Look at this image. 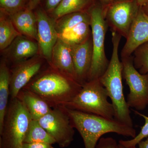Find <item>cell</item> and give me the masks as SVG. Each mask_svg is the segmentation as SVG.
I'll return each instance as SVG.
<instances>
[{"mask_svg": "<svg viewBox=\"0 0 148 148\" xmlns=\"http://www.w3.org/2000/svg\"><path fill=\"white\" fill-rule=\"evenodd\" d=\"M82 86L50 66L41 71L23 88L36 93L53 108L66 106L79 92Z\"/></svg>", "mask_w": 148, "mask_h": 148, "instance_id": "6da1fadb", "label": "cell"}, {"mask_svg": "<svg viewBox=\"0 0 148 148\" xmlns=\"http://www.w3.org/2000/svg\"><path fill=\"white\" fill-rule=\"evenodd\" d=\"M64 107L74 128L82 138L85 148H96L101 137L106 133L113 132L132 138L137 135L134 127L123 124L114 119H110Z\"/></svg>", "mask_w": 148, "mask_h": 148, "instance_id": "7a4b0ae2", "label": "cell"}, {"mask_svg": "<svg viewBox=\"0 0 148 148\" xmlns=\"http://www.w3.org/2000/svg\"><path fill=\"white\" fill-rule=\"evenodd\" d=\"M112 32V57L108 69L99 79L112 101L114 110V119L123 124L133 127L130 108L123 93V65L119 56V47L122 36L116 32Z\"/></svg>", "mask_w": 148, "mask_h": 148, "instance_id": "3957f363", "label": "cell"}, {"mask_svg": "<svg viewBox=\"0 0 148 148\" xmlns=\"http://www.w3.org/2000/svg\"><path fill=\"white\" fill-rule=\"evenodd\" d=\"M32 120L26 107L18 98L10 99L0 130V148H22Z\"/></svg>", "mask_w": 148, "mask_h": 148, "instance_id": "277c9868", "label": "cell"}, {"mask_svg": "<svg viewBox=\"0 0 148 148\" xmlns=\"http://www.w3.org/2000/svg\"><path fill=\"white\" fill-rule=\"evenodd\" d=\"M106 88L99 79L86 82L73 99L66 106V108L88 113L94 114L110 119H113L114 110Z\"/></svg>", "mask_w": 148, "mask_h": 148, "instance_id": "5b68a950", "label": "cell"}, {"mask_svg": "<svg viewBox=\"0 0 148 148\" xmlns=\"http://www.w3.org/2000/svg\"><path fill=\"white\" fill-rule=\"evenodd\" d=\"M103 9V6L97 1L89 10L93 51L87 81L100 78L108 69L110 63L105 48V37L109 27L104 16Z\"/></svg>", "mask_w": 148, "mask_h": 148, "instance_id": "8992f818", "label": "cell"}, {"mask_svg": "<svg viewBox=\"0 0 148 148\" xmlns=\"http://www.w3.org/2000/svg\"><path fill=\"white\" fill-rule=\"evenodd\" d=\"M122 77L129 88L127 103L130 108L137 111L148 106V73L142 74L135 69L133 56L121 57Z\"/></svg>", "mask_w": 148, "mask_h": 148, "instance_id": "52a82bcc", "label": "cell"}, {"mask_svg": "<svg viewBox=\"0 0 148 148\" xmlns=\"http://www.w3.org/2000/svg\"><path fill=\"white\" fill-rule=\"evenodd\" d=\"M140 7L137 0H117L104 7V16L112 32L127 38Z\"/></svg>", "mask_w": 148, "mask_h": 148, "instance_id": "ba28073f", "label": "cell"}, {"mask_svg": "<svg viewBox=\"0 0 148 148\" xmlns=\"http://www.w3.org/2000/svg\"><path fill=\"white\" fill-rule=\"evenodd\" d=\"M38 121L60 147H69L74 140L75 128L64 106L52 108Z\"/></svg>", "mask_w": 148, "mask_h": 148, "instance_id": "9c48e42d", "label": "cell"}, {"mask_svg": "<svg viewBox=\"0 0 148 148\" xmlns=\"http://www.w3.org/2000/svg\"><path fill=\"white\" fill-rule=\"evenodd\" d=\"M35 13L37 19L39 53L49 64L52 50L58 38L56 21L42 9H38Z\"/></svg>", "mask_w": 148, "mask_h": 148, "instance_id": "30bf717a", "label": "cell"}, {"mask_svg": "<svg viewBox=\"0 0 148 148\" xmlns=\"http://www.w3.org/2000/svg\"><path fill=\"white\" fill-rule=\"evenodd\" d=\"M41 56H35L14 64L10 71V99L16 98L19 91L41 71L44 64Z\"/></svg>", "mask_w": 148, "mask_h": 148, "instance_id": "8fae6325", "label": "cell"}, {"mask_svg": "<svg viewBox=\"0 0 148 148\" xmlns=\"http://www.w3.org/2000/svg\"><path fill=\"white\" fill-rule=\"evenodd\" d=\"M70 45L77 82L82 85L87 82L92 64V35L84 42Z\"/></svg>", "mask_w": 148, "mask_h": 148, "instance_id": "7c38bea8", "label": "cell"}, {"mask_svg": "<svg viewBox=\"0 0 148 148\" xmlns=\"http://www.w3.org/2000/svg\"><path fill=\"white\" fill-rule=\"evenodd\" d=\"M126 39L121 51V57L131 56L136 49L148 42V15L142 7Z\"/></svg>", "mask_w": 148, "mask_h": 148, "instance_id": "4fadbf2b", "label": "cell"}, {"mask_svg": "<svg viewBox=\"0 0 148 148\" xmlns=\"http://www.w3.org/2000/svg\"><path fill=\"white\" fill-rule=\"evenodd\" d=\"M3 51L4 52V59L7 62L9 61L14 65L38 55V45L35 40L21 35Z\"/></svg>", "mask_w": 148, "mask_h": 148, "instance_id": "5bb4252c", "label": "cell"}, {"mask_svg": "<svg viewBox=\"0 0 148 148\" xmlns=\"http://www.w3.org/2000/svg\"><path fill=\"white\" fill-rule=\"evenodd\" d=\"M49 65L77 82L71 45L59 38L52 50Z\"/></svg>", "mask_w": 148, "mask_h": 148, "instance_id": "9a60e30c", "label": "cell"}, {"mask_svg": "<svg viewBox=\"0 0 148 148\" xmlns=\"http://www.w3.org/2000/svg\"><path fill=\"white\" fill-rule=\"evenodd\" d=\"M16 98L23 103L32 119L38 120L52 108L39 95L24 88L19 91Z\"/></svg>", "mask_w": 148, "mask_h": 148, "instance_id": "2e32d148", "label": "cell"}, {"mask_svg": "<svg viewBox=\"0 0 148 148\" xmlns=\"http://www.w3.org/2000/svg\"><path fill=\"white\" fill-rule=\"evenodd\" d=\"M10 16L21 34L37 41V19L33 10L26 7Z\"/></svg>", "mask_w": 148, "mask_h": 148, "instance_id": "e0dca14e", "label": "cell"}, {"mask_svg": "<svg viewBox=\"0 0 148 148\" xmlns=\"http://www.w3.org/2000/svg\"><path fill=\"white\" fill-rule=\"evenodd\" d=\"M10 84V69L5 59L3 58L0 63V130L2 128L8 108Z\"/></svg>", "mask_w": 148, "mask_h": 148, "instance_id": "ac0fdd59", "label": "cell"}, {"mask_svg": "<svg viewBox=\"0 0 148 148\" xmlns=\"http://www.w3.org/2000/svg\"><path fill=\"white\" fill-rule=\"evenodd\" d=\"M97 1V0H62L52 12V18L56 21L62 16L69 14L89 11Z\"/></svg>", "mask_w": 148, "mask_h": 148, "instance_id": "d6986e66", "label": "cell"}, {"mask_svg": "<svg viewBox=\"0 0 148 148\" xmlns=\"http://www.w3.org/2000/svg\"><path fill=\"white\" fill-rule=\"evenodd\" d=\"M12 21L10 16L3 12H0V50L3 51L14 40L21 35Z\"/></svg>", "mask_w": 148, "mask_h": 148, "instance_id": "ffe728a7", "label": "cell"}, {"mask_svg": "<svg viewBox=\"0 0 148 148\" xmlns=\"http://www.w3.org/2000/svg\"><path fill=\"white\" fill-rule=\"evenodd\" d=\"M83 22H90L89 11L78 12L64 15L56 21V28L59 35Z\"/></svg>", "mask_w": 148, "mask_h": 148, "instance_id": "44dd1931", "label": "cell"}, {"mask_svg": "<svg viewBox=\"0 0 148 148\" xmlns=\"http://www.w3.org/2000/svg\"><path fill=\"white\" fill-rule=\"evenodd\" d=\"M91 35L90 22H83L68 32L58 35V38L71 45L84 42Z\"/></svg>", "mask_w": 148, "mask_h": 148, "instance_id": "7402d4cb", "label": "cell"}, {"mask_svg": "<svg viewBox=\"0 0 148 148\" xmlns=\"http://www.w3.org/2000/svg\"><path fill=\"white\" fill-rule=\"evenodd\" d=\"M34 143L53 145L56 143V142L38 120L32 119L25 135L24 143Z\"/></svg>", "mask_w": 148, "mask_h": 148, "instance_id": "603a6c76", "label": "cell"}, {"mask_svg": "<svg viewBox=\"0 0 148 148\" xmlns=\"http://www.w3.org/2000/svg\"><path fill=\"white\" fill-rule=\"evenodd\" d=\"M133 53L135 69L141 74L148 73V42L139 46Z\"/></svg>", "mask_w": 148, "mask_h": 148, "instance_id": "cb8c5ba5", "label": "cell"}, {"mask_svg": "<svg viewBox=\"0 0 148 148\" xmlns=\"http://www.w3.org/2000/svg\"><path fill=\"white\" fill-rule=\"evenodd\" d=\"M135 114L143 117L145 120V124L141 127L140 132L135 138L130 140H120L119 143L127 148L135 147L138 143L148 137V116L141 113L136 110H132Z\"/></svg>", "mask_w": 148, "mask_h": 148, "instance_id": "d4e9b609", "label": "cell"}, {"mask_svg": "<svg viewBox=\"0 0 148 148\" xmlns=\"http://www.w3.org/2000/svg\"><path fill=\"white\" fill-rule=\"evenodd\" d=\"M25 0H0L1 11L12 15L24 8Z\"/></svg>", "mask_w": 148, "mask_h": 148, "instance_id": "484cf974", "label": "cell"}, {"mask_svg": "<svg viewBox=\"0 0 148 148\" xmlns=\"http://www.w3.org/2000/svg\"><path fill=\"white\" fill-rule=\"evenodd\" d=\"M119 144L114 138H101L98 141L95 148H118Z\"/></svg>", "mask_w": 148, "mask_h": 148, "instance_id": "4316f807", "label": "cell"}, {"mask_svg": "<svg viewBox=\"0 0 148 148\" xmlns=\"http://www.w3.org/2000/svg\"><path fill=\"white\" fill-rule=\"evenodd\" d=\"M22 148H54L51 144L45 143H24Z\"/></svg>", "mask_w": 148, "mask_h": 148, "instance_id": "83f0119b", "label": "cell"}, {"mask_svg": "<svg viewBox=\"0 0 148 148\" xmlns=\"http://www.w3.org/2000/svg\"><path fill=\"white\" fill-rule=\"evenodd\" d=\"M62 0H46L45 8L47 11L51 12L55 9Z\"/></svg>", "mask_w": 148, "mask_h": 148, "instance_id": "f1b7e54d", "label": "cell"}, {"mask_svg": "<svg viewBox=\"0 0 148 148\" xmlns=\"http://www.w3.org/2000/svg\"><path fill=\"white\" fill-rule=\"evenodd\" d=\"M41 0H29L27 7L33 10L37 7Z\"/></svg>", "mask_w": 148, "mask_h": 148, "instance_id": "f546056e", "label": "cell"}, {"mask_svg": "<svg viewBox=\"0 0 148 148\" xmlns=\"http://www.w3.org/2000/svg\"><path fill=\"white\" fill-rule=\"evenodd\" d=\"M138 145V148H148V137L146 138L145 140L141 141Z\"/></svg>", "mask_w": 148, "mask_h": 148, "instance_id": "4dcf8cb0", "label": "cell"}, {"mask_svg": "<svg viewBox=\"0 0 148 148\" xmlns=\"http://www.w3.org/2000/svg\"><path fill=\"white\" fill-rule=\"evenodd\" d=\"M97 1L101 3L103 7H105L117 0H97Z\"/></svg>", "mask_w": 148, "mask_h": 148, "instance_id": "1f68e13d", "label": "cell"}, {"mask_svg": "<svg viewBox=\"0 0 148 148\" xmlns=\"http://www.w3.org/2000/svg\"><path fill=\"white\" fill-rule=\"evenodd\" d=\"M139 5L143 7L148 4V0H137Z\"/></svg>", "mask_w": 148, "mask_h": 148, "instance_id": "d6a6232c", "label": "cell"}, {"mask_svg": "<svg viewBox=\"0 0 148 148\" xmlns=\"http://www.w3.org/2000/svg\"><path fill=\"white\" fill-rule=\"evenodd\" d=\"M142 7L144 12H145L147 15H148V4Z\"/></svg>", "mask_w": 148, "mask_h": 148, "instance_id": "836d02e7", "label": "cell"}, {"mask_svg": "<svg viewBox=\"0 0 148 148\" xmlns=\"http://www.w3.org/2000/svg\"><path fill=\"white\" fill-rule=\"evenodd\" d=\"M118 148H136V147L133 148H127L126 147H124V146L122 145L121 144L119 143Z\"/></svg>", "mask_w": 148, "mask_h": 148, "instance_id": "e575fe53", "label": "cell"}]
</instances>
